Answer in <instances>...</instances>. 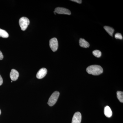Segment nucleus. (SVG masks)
<instances>
[{
    "label": "nucleus",
    "mask_w": 123,
    "mask_h": 123,
    "mask_svg": "<svg viewBox=\"0 0 123 123\" xmlns=\"http://www.w3.org/2000/svg\"><path fill=\"white\" fill-rule=\"evenodd\" d=\"M30 23L29 18L25 17L21 18L19 20V24L21 29L22 31L26 30Z\"/></svg>",
    "instance_id": "7ed1b4c3"
},
{
    "label": "nucleus",
    "mask_w": 123,
    "mask_h": 123,
    "mask_svg": "<svg viewBox=\"0 0 123 123\" xmlns=\"http://www.w3.org/2000/svg\"><path fill=\"white\" fill-rule=\"evenodd\" d=\"M47 73V69L43 68L40 69L39 70L36 75V77L38 79H42L46 76Z\"/></svg>",
    "instance_id": "0eeeda50"
},
{
    "label": "nucleus",
    "mask_w": 123,
    "mask_h": 123,
    "mask_svg": "<svg viewBox=\"0 0 123 123\" xmlns=\"http://www.w3.org/2000/svg\"><path fill=\"white\" fill-rule=\"evenodd\" d=\"M104 113L105 116L108 118H110L112 115V111L110 107L106 106L104 108Z\"/></svg>",
    "instance_id": "9d476101"
},
{
    "label": "nucleus",
    "mask_w": 123,
    "mask_h": 123,
    "mask_svg": "<svg viewBox=\"0 0 123 123\" xmlns=\"http://www.w3.org/2000/svg\"><path fill=\"white\" fill-rule=\"evenodd\" d=\"M104 28L110 36H112L113 33L114 31V30L113 28L108 26H104Z\"/></svg>",
    "instance_id": "9b49d317"
},
{
    "label": "nucleus",
    "mask_w": 123,
    "mask_h": 123,
    "mask_svg": "<svg viewBox=\"0 0 123 123\" xmlns=\"http://www.w3.org/2000/svg\"><path fill=\"white\" fill-rule=\"evenodd\" d=\"M3 58H4V56L2 55V52L0 51V60L3 59Z\"/></svg>",
    "instance_id": "f3484780"
},
{
    "label": "nucleus",
    "mask_w": 123,
    "mask_h": 123,
    "mask_svg": "<svg viewBox=\"0 0 123 123\" xmlns=\"http://www.w3.org/2000/svg\"><path fill=\"white\" fill-rule=\"evenodd\" d=\"M10 78L12 81H15L17 80L19 76V73L17 70L12 69L10 73Z\"/></svg>",
    "instance_id": "6e6552de"
},
{
    "label": "nucleus",
    "mask_w": 123,
    "mask_h": 123,
    "mask_svg": "<svg viewBox=\"0 0 123 123\" xmlns=\"http://www.w3.org/2000/svg\"><path fill=\"white\" fill-rule=\"evenodd\" d=\"M86 71L89 74L96 76L102 73L103 70L101 66L94 65L88 67L86 68Z\"/></svg>",
    "instance_id": "f257e3e1"
},
{
    "label": "nucleus",
    "mask_w": 123,
    "mask_h": 123,
    "mask_svg": "<svg viewBox=\"0 0 123 123\" xmlns=\"http://www.w3.org/2000/svg\"><path fill=\"white\" fill-rule=\"evenodd\" d=\"M71 1H73V2H77V3H78V4H81L82 2V1L81 0H71Z\"/></svg>",
    "instance_id": "dca6fc26"
},
{
    "label": "nucleus",
    "mask_w": 123,
    "mask_h": 123,
    "mask_svg": "<svg viewBox=\"0 0 123 123\" xmlns=\"http://www.w3.org/2000/svg\"><path fill=\"white\" fill-rule=\"evenodd\" d=\"M79 45L80 47L84 48H88L90 46L89 43L84 39L80 38L79 40Z\"/></svg>",
    "instance_id": "1a4fd4ad"
},
{
    "label": "nucleus",
    "mask_w": 123,
    "mask_h": 123,
    "mask_svg": "<svg viewBox=\"0 0 123 123\" xmlns=\"http://www.w3.org/2000/svg\"><path fill=\"white\" fill-rule=\"evenodd\" d=\"M60 95L59 92L55 91L53 93L49 99L48 104L50 106H52L56 103Z\"/></svg>",
    "instance_id": "f03ea898"
},
{
    "label": "nucleus",
    "mask_w": 123,
    "mask_h": 123,
    "mask_svg": "<svg viewBox=\"0 0 123 123\" xmlns=\"http://www.w3.org/2000/svg\"><path fill=\"white\" fill-rule=\"evenodd\" d=\"M92 53L95 56L97 57H100L102 55V53L101 52L98 50H95L93 51L92 52Z\"/></svg>",
    "instance_id": "4468645a"
},
{
    "label": "nucleus",
    "mask_w": 123,
    "mask_h": 123,
    "mask_svg": "<svg viewBox=\"0 0 123 123\" xmlns=\"http://www.w3.org/2000/svg\"><path fill=\"white\" fill-rule=\"evenodd\" d=\"M115 38L116 39H119L122 40L123 39V37L122 36V34L120 33H117L115 35Z\"/></svg>",
    "instance_id": "2eb2a0df"
},
{
    "label": "nucleus",
    "mask_w": 123,
    "mask_h": 123,
    "mask_svg": "<svg viewBox=\"0 0 123 123\" xmlns=\"http://www.w3.org/2000/svg\"><path fill=\"white\" fill-rule=\"evenodd\" d=\"M9 36L8 33L4 30L0 29V37L4 38H7Z\"/></svg>",
    "instance_id": "f8f14e48"
},
{
    "label": "nucleus",
    "mask_w": 123,
    "mask_h": 123,
    "mask_svg": "<svg viewBox=\"0 0 123 123\" xmlns=\"http://www.w3.org/2000/svg\"><path fill=\"white\" fill-rule=\"evenodd\" d=\"M81 117V114L80 112H76L73 117L72 123H80Z\"/></svg>",
    "instance_id": "423d86ee"
},
{
    "label": "nucleus",
    "mask_w": 123,
    "mask_h": 123,
    "mask_svg": "<svg viewBox=\"0 0 123 123\" xmlns=\"http://www.w3.org/2000/svg\"><path fill=\"white\" fill-rule=\"evenodd\" d=\"M12 81H11V82H12Z\"/></svg>",
    "instance_id": "aec40b11"
},
{
    "label": "nucleus",
    "mask_w": 123,
    "mask_h": 123,
    "mask_svg": "<svg viewBox=\"0 0 123 123\" xmlns=\"http://www.w3.org/2000/svg\"><path fill=\"white\" fill-rule=\"evenodd\" d=\"M1 110H0V115H1Z\"/></svg>",
    "instance_id": "6ab92c4d"
},
{
    "label": "nucleus",
    "mask_w": 123,
    "mask_h": 123,
    "mask_svg": "<svg viewBox=\"0 0 123 123\" xmlns=\"http://www.w3.org/2000/svg\"><path fill=\"white\" fill-rule=\"evenodd\" d=\"M117 98L120 102H123V92L122 91H118L117 93Z\"/></svg>",
    "instance_id": "ddd939ff"
},
{
    "label": "nucleus",
    "mask_w": 123,
    "mask_h": 123,
    "mask_svg": "<svg viewBox=\"0 0 123 123\" xmlns=\"http://www.w3.org/2000/svg\"><path fill=\"white\" fill-rule=\"evenodd\" d=\"M54 13L56 14V13L59 14H67L70 15L71 14V12L69 10L62 8V7H57L55 9Z\"/></svg>",
    "instance_id": "39448f33"
},
{
    "label": "nucleus",
    "mask_w": 123,
    "mask_h": 123,
    "mask_svg": "<svg viewBox=\"0 0 123 123\" xmlns=\"http://www.w3.org/2000/svg\"><path fill=\"white\" fill-rule=\"evenodd\" d=\"M2 83H3V79H2V77L0 75V86L2 85Z\"/></svg>",
    "instance_id": "a211bd4d"
},
{
    "label": "nucleus",
    "mask_w": 123,
    "mask_h": 123,
    "mask_svg": "<svg viewBox=\"0 0 123 123\" xmlns=\"http://www.w3.org/2000/svg\"><path fill=\"white\" fill-rule=\"evenodd\" d=\"M49 45L51 49L53 52L57 51L58 48V42L57 39L53 38L50 40Z\"/></svg>",
    "instance_id": "20e7f679"
}]
</instances>
